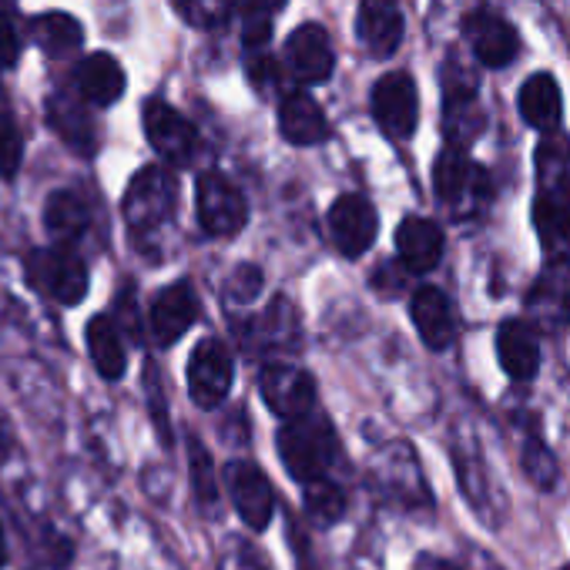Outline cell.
<instances>
[{"mask_svg":"<svg viewBox=\"0 0 570 570\" xmlns=\"http://www.w3.org/2000/svg\"><path fill=\"white\" fill-rule=\"evenodd\" d=\"M258 393L265 406L285 423L316 410V380L293 363H272L258 376Z\"/></svg>","mask_w":570,"mask_h":570,"instance_id":"cell-8","label":"cell"},{"mask_svg":"<svg viewBox=\"0 0 570 570\" xmlns=\"http://www.w3.org/2000/svg\"><path fill=\"white\" fill-rule=\"evenodd\" d=\"M433 191L443 205L460 208L463 202L490 198V175L476 161H470L466 148L446 145L433 165Z\"/></svg>","mask_w":570,"mask_h":570,"instance_id":"cell-12","label":"cell"},{"mask_svg":"<svg viewBox=\"0 0 570 570\" xmlns=\"http://www.w3.org/2000/svg\"><path fill=\"white\" fill-rule=\"evenodd\" d=\"M188 470H191L195 500L212 517L215 507H218V470H215V460H212V453L205 450L202 440H188Z\"/></svg>","mask_w":570,"mask_h":570,"instance_id":"cell-29","label":"cell"},{"mask_svg":"<svg viewBox=\"0 0 570 570\" xmlns=\"http://www.w3.org/2000/svg\"><path fill=\"white\" fill-rule=\"evenodd\" d=\"M356 35L373 58H393L406 35V21L396 0H360Z\"/></svg>","mask_w":570,"mask_h":570,"instance_id":"cell-17","label":"cell"},{"mask_svg":"<svg viewBox=\"0 0 570 570\" xmlns=\"http://www.w3.org/2000/svg\"><path fill=\"white\" fill-rule=\"evenodd\" d=\"M28 278L38 293L61 306H78L88 296V265L75 248L48 245L28 255Z\"/></svg>","mask_w":570,"mask_h":570,"instance_id":"cell-3","label":"cell"},{"mask_svg":"<svg viewBox=\"0 0 570 570\" xmlns=\"http://www.w3.org/2000/svg\"><path fill=\"white\" fill-rule=\"evenodd\" d=\"M21 31L14 24V18L0 8V68H14L21 58Z\"/></svg>","mask_w":570,"mask_h":570,"instance_id":"cell-36","label":"cell"},{"mask_svg":"<svg viewBox=\"0 0 570 570\" xmlns=\"http://www.w3.org/2000/svg\"><path fill=\"white\" fill-rule=\"evenodd\" d=\"M11 550H8V537H4V523H0V567H8Z\"/></svg>","mask_w":570,"mask_h":570,"instance_id":"cell-40","label":"cell"},{"mask_svg":"<svg viewBox=\"0 0 570 570\" xmlns=\"http://www.w3.org/2000/svg\"><path fill=\"white\" fill-rule=\"evenodd\" d=\"M278 131L289 145H323L330 138V121L326 111L320 108V101L306 91H293L285 95L278 105Z\"/></svg>","mask_w":570,"mask_h":570,"instance_id":"cell-22","label":"cell"},{"mask_svg":"<svg viewBox=\"0 0 570 570\" xmlns=\"http://www.w3.org/2000/svg\"><path fill=\"white\" fill-rule=\"evenodd\" d=\"M198 222L208 235L215 238H232L245 228L248 222V205L242 191L222 175V171H205L198 178Z\"/></svg>","mask_w":570,"mask_h":570,"instance_id":"cell-9","label":"cell"},{"mask_svg":"<svg viewBox=\"0 0 570 570\" xmlns=\"http://www.w3.org/2000/svg\"><path fill=\"white\" fill-rule=\"evenodd\" d=\"M557 570H570V563H563V567H557Z\"/></svg>","mask_w":570,"mask_h":570,"instance_id":"cell-41","label":"cell"},{"mask_svg":"<svg viewBox=\"0 0 570 570\" xmlns=\"http://www.w3.org/2000/svg\"><path fill=\"white\" fill-rule=\"evenodd\" d=\"M396 255L410 275L433 272L443 258V228L433 218L406 215L396 228Z\"/></svg>","mask_w":570,"mask_h":570,"instance_id":"cell-20","label":"cell"},{"mask_svg":"<svg viewBox=\"0 0 570 570\" xmlns=\"http://www.w3.org/2000/svg\"><path fill=\"white\" fill-rule=\"evenodd\" d=\"M373 118L376 125L396 138L406 141L413 138L416 125H420V95H416V81L406 71H390L373 85Z\"/></svg>","mask_w":570,"mask_h":570,"instance_id":"cell-7","label":"cell"},{"mask_svg":"<svg viewBox=\"0 0 570 570\" xmlns=\"http://www.w3.org/2000/svg\"><path fill=\"white\" fill-rule=\"evenodd\" d=\"M11 453H14V426L4 416V410H0V466L11 460Z\"/></svg>","mask_w":570,"mask_h":570,"instance_id":"cell-38","label":"cell"},{"mask_svg":"<svg viewBox=\"0 0 570 570\" xmlns=\"http://www.w3.org/2000/svg\"><path fill=\"white\" fill-rule=\"evenodd\" d=\"M31 38L48 51V55H68L81 48L85 28L71 14H41L31 21Z\"/></svg>","mask_w":570,"mask_h":570,"instance_id":"cell-28","label":"cell"},{"mask_svg":"<svg viewBox=\"0 0 570 570\" xmlns=\"http://www.w3.org/2000/svg\"><path fill=\"white\" fill-rule=\"evenodd\" d=\"M527 323L547 336H563L570 330V258L547 262L527 293Z\"/></svg>","mask_w":570,"mask_h":570,"instance_id":"cell-5","label":"cell"},{"mask_svg":"<svg viewBox=\"0 0 570 570\" xmlns=\"http://www.w3.org/2000/svg\"><path fill=\"white\" fill-rule=\"evenodd\" d=\"M78 91L88 105L95 108H111L121 95H125V71L118 65V58L98 51V55H88L81 65H78Z\"/></svg>","mask_w":570,"mask_h":570,"instance_id":"cell-24","label":"cell"},{"mask_svg":"<svg viewBox=\"0 0 570 570\" xmlns=\"http://www.w3.org/2000/svg\"><path fill=\"white\" fill-rule=\"evenodd\" d=\"M533 228L547 262L570 258V138L550 131L537 145Z\"/></svg>","mask_w":570,"mask_h":570,"instance_id":"cell-1","label":"cell"},{"mask_svg":"<svg viewBox=\"0 0 570 570\" xmlns=\"http://www.w3.org/2000/svg\"><path fill=\"white\" fill-rule=\"evenodd\" d=\"M48 121L78 155H91L98 148V131H95V121L85 111V105H75L71 98L55 95L48 101Z\"/></svg>","mask_w":570,"mask_h":570,"instance_id":"cell-27","label":"cell"},{"mask_svg":"<svg viewBox=\"0 0 570 570\" xmlns=\"http://www.w3.org/2000/svg\"><path fill=\"white\" fill-rule=\"evenodd\" d=\"M175 198H178V185L165 168H158V165L141 168L131 178V185L125 191V202H121L128 228L135 235H141V238L161 232L165 222L175 212Z\"/></svg>","mask_w":570,"mask_h":570,"instance_id":"cell-4","label":"cell"},{"mask_svg":"<svg viewBox=\"0 0 570 570\" xmlns=\"http://www.w3.org/2000/svg\"><path fill=\"white\" fill-rule=\"evenodd\" d=\"M225 490L235 507V513L252 530H265L275 513V493L268 476L252 460H232L225 466Z\"/></svg>","mask_w":570,"mask_h":570,"instance_id":"cell-14","label":"cell"},{"mask_svg":"<svg viewBox=\"0 0 570 570\" xmlns=\"http://www.w3.org/2000/svg\"><path fill=\"white\" fill-rule=\"evenodd\" d=\"M148 396H151V416H155V423H158V433H161V440L168 443V440H171V433H168V423L161 420V406H165V400H161V393H158L155 366H148Z\"/></svg>","mask_w":570,"mask_h":570,"instance_id":"cell-37","label":"cell"},{"mask_svg":"<svg viewBox=\"0 0 570 570\" xmlns=\"http://www.w3.org/2000/svg\"><path fill=\"white\" fill-rule=\"evenodd\" d=\"M151 336L158 346H175L198 320V296L188 282H171L151 303Z\"/></svg>","mask_w":570,"mask_h":570,"instance_id":"cell-19","label":"cell"},{"mask_svg":"<svg viewBox=\"0 0 570 570\" xmlns=\"http://www.w3.org/2000/svg\"><path fill=\"white\" fill-rule=\"evenodd\" d=\"M24 161V138L21 128L8 111H0V178H14Z\"/></svg>","mask_w":570,"mask_h":570,"instance_id":"cell-34","label":"cell"},{"mask_svg":"<svg viewBox=\"0 0 570 570\" xmlns=\"http://www.w3.org/2000/svg\"><path fill=\"white\" fill-rule=\"evenodd\" d=\"M460 31H463V41L470 45L473 58H476L483 68H490V71L510 68V65L520 58V48H523V45H520L517 28H513L503 14H497V11H490V8H473V11L463 18Z\"/></svg>","mask_w":570,"mask_h":570,"instance_id":"cell-6","label":"cell"},{"mask_svg":"<svg viewBox=\"0 0 570 570\" xmlns=\"http://www.w3.org/2000/svg\"><path fill=\"white\" fill-rule=\"evenodd\" d=\"M235 380V360L232 350L222 340H202L188 360V393L195 406L215 410L225 403Z\"/></svg>","mask_w":570,"mask_h":570,"instance_id":"cell-10","label":"cell"},{"mask_svg":"<svg viewBox=\"0 0 570 570\" xmlns=\"http://www.w3.org/2000/svg\"><path fill=\"white\" fill-rule=\"evenodd\" d=\"M456 473H460V483H463V493L466 500L480 510V517H487V493H490V483H487V470L480 463V456L473 453H456Z\"/></svg>","mask_w":570,"mask_h":570,"instance_id":"cell-33","label":"cell"},{"mask_svg":"<svg viewBox=\"0 0 570 570\" xmlns=\"http://www.w3.org/2000/svg\"><path fill=\"white\" fill-rule=\"evenodd\" d=\"M520 466H523V476H527L540 493H550V490L557 487V480H560L557 456H553V450H550L537 433L523 443V460H520Z\"/></svg>","mask_w":570,"mask_h":570,"instance_id":"cell-30","label":"cell"},{"mask_svg":"<svg viewBox=\"0 0 570 570\" xmlns=\"http://www.w3.org/2000/svg\"><path fill=\"white\" fill-rule=\"evenodd\" d=\"M285 8V0H242V14H245V48H262L272 38V14Z\"/></svg>","mask_w":570,"mask_h":570,"instance_id":"cell-32","label":"cell"},{"mask_svg":"<svg viewBox=\"0 0 570 570\" xmlns=\"http://www.w3.org/2000/svg\"><path fill=\"white\" fill-rule=\"evenodd\" d=\"M262 289H265V275H262L258 265H238V268L228 275V282H225V296H228L232 306H248V303H255V299L262 296Z\"/></svg>","mask_w":570,"mask_h":570,"instance_id":"cell-35","label":"cell"},{"mask_svg":"<svg viewBox=\"0 0 570 570\" xmlns=\"http://www.w3.org/2000/svg\"><path fill=\"white\" fill-rule=\"evenodd\" d=\"M410 316H413V326H416L426 350L446 353L453 346L456 313H453V303L446 299L443 289H436V285H420V289L410 296Z\"/></svg>","mask_w":570,"mask_h":570,"instance_id":"cell-16","label":"cell"},{"mask_svg":"<svg viewBox=\"0 0 570 570\" xmlns=\"http://www.w3.org/2000/svg\"><path fill=\"white\" fill-rule=\"evenodd\" d=\"M278 456L293 480L313 483L330 473L340 456V436L323 413H306L299 420H285L278 430Z\"/></svg>","mask_w":570,"mask_h":570,"instance_id":"cell-2","label":"cell"},{"mask_svg":"<svg viewBox=\"0 0 570 570\" xmlns=\"http://www.w3.org/2000/svg\"><path fill=\"white\" fill-rule=\"evenodd\" d=\"M285 61L303 85H326L336 68V51L326 28L303 24L299 31H293L289 45H285Z\"/></svg>","mask_w":570,"mask_h":570,"instance_id":"cell-18","label":"cell"},{"mask_svg":"<svg viewBox=\"0 0 570 570\" xmlns=\"http://www.w3.org/2000/svg\"><path fill=\"white\" fill-rule=\"evenodd\" d=\"M517 111H520V118H523L533 131H540V135L560 131L563 98H560V85H557V78H553V75H547V71L530 75V78L520 85Z\"/></svg>","mask_w":570,"mask_h":570,"instance_id":"cell-23","label":"cell"},{"mask_svg":"<svg viewBox=\"0 0 570 570\" xmlns=\"http://www.w3.org/2000/svg\"><path fill=\"white\" fill-rule=\"evenodd\" d=\"M145 135H148L151 148L175 168L191 165V158L198 155V135H195L191 121L165 101L145 105Z\"/></svg>","mask_w":570,"mask_h":570,"instance_id":"cell-15","label":"cell"},{"mask_svg":"<svg viewBox=\"0 0 570 570\" xmlns=\"http://www.w3.org/2000/svg\"><path fill=\"white\" fill-rule=\"evenodd\" d=\"M306 510H309V517H313L320 527L340 523L343 513H346V493H343V487H336L330 476L306 483Z\"/></svg>","mask_w":570,"mask_h":570,"instance_id":"cell-31","label":"cell"},{"mask_svg":"<svg viewBox=\"0 0 570 570\" xmlns=\"http://www.w3.org/2000/svg\"><path fill=\"white\" fill-rule=\"evenodd\" d=\"M487 125V115L476 98V78L460 75L456 65H450V75L443 78V131L446 145L466 148Z\"/></svg>","mask_w":570,"mask_h":570,"instance_id":"cell-11","label":"cell"},{"mask_svg":"<svg viewBox=\"0 0 570 570\" xmlns=\"http://www.w3.org/2000/svg\"><path fill=\"white\" fill-rule=\"evenodd\" d=\"M497 360L513 383H530L540 370V336L527 320H507L497 330Z\"/></svg>","mask_w":570,"mask_h":570,"instance_id":"cell-21","label":"cell"},{"mask_svg":"<svg viewBox=\"0 0 570 570\" xmlns=\"http://www.w3.org/2000/svg\"><path fill=\"white\" fill-rule=\"evenodd\" d=\"M85 340H88L95 370H98L105 380L118 383V380L125 376V370H128V353H125V340H121L118 323H115L111 316H95V320L88 323Z\"/></svg>","mask_w":570,"mask_h":570,"instance_id":"cell-26","label":"cell"},{"mask_svg":"<svg viewBox=\"0 0 570 570\" xmlns=\"http://www.w3.org/2000/svg\"><path fill=\"white\" fill-rule=\"evenodd\" d=\"M333 245L346 255V258H360L373 248L376 232H380V215L373 208L370 198L363 195H340L326 215Z\"/></svg>","mask_w":570,"mask_h":570,"instance_id":"cell-13","label":"cell"},{"mask_svg":"<svg viewBox=\"0 0 570 570\" xmlns=\"http://www.w3.org/2000/svg\"><path fill=\"white\" fill-rule=\"evenodd\" d=\"M91 225L88 202L78 191H55L45 205V228L55 238V245L75 248Z\"/></svg>","mask_w":570,"mask_h":570,"instance_id":"cell-25","label":"cell"},{"mask_svg":"<svg viewBox=\"0 0 570 570\" xmlns=\"http://www.w3.org/2000/svg\"><path fill=\"white\" fill-rule=\"evenodd\" d=\"M416 570H460L456 563H446V560H436V557H420L416 560Z\"/></svg>","mask_w":570,"mask_h":570,"instance_id":"cell-39","label":"cell"}]
</instances>
